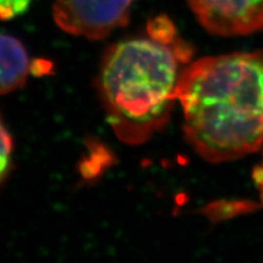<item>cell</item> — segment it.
I'll return each instance as SVG.
<instances>
[{
	"instance_id": "obj_2",
	"label": "cell",
	"mask_w": 263,
	"mask_h": 263,
	"mask_svg": "<svg viewBox=\"0 0 263 263\" xmlns=\"http://www.w3.org/2000/svg\"><path fill=\"white\" fill-rule=\"evenodd\" d=\"M192 49L180 39L121 42L105 53L98 88L115 135L128 145H142L169 122L177 100L180 66Z\"/></svg>"
},
{
	"instance_id": "obj_8",
	"label": "cell",
	"mask_w": 263,
	"mask_h": 263,
	"mask_svg": "<svg viewBox=\"0 0 263 263\" xmlns=\"http://www.w3.org/2000/svg\"><path fill=\"white\" fill-rule=\"evenodd\" d=\"M30 3L31 0H0V19L9 20L22 14Z\"/></svg>"
},
{
	"instance_id": "obj_4",
	"label": "cell",
	"mask_w": 263,
	"mask_h": 263,
	"mask_svg": "<svg viewBox=\"0 0 263 263\" xmlns=\"http://www.w3.org/2000/svg\"><path fill=\"white\" fill-rule=\"evenodd\" d=\"M196 19L213 34L248 35L263 30V0H187Z\"/></svg>"
},
{
	"instance_id": "obj_6",
	"label": "cell",
	"mask_w": 263,
	"mask_h": 263,
	"mask_svg": "<svg viewBox=\"0 0 263 263\" xmlns=\"http://www.w3.org/2000/svg\"><path fill=\"white\" fill-rule=\"evenodd\" d=\"M12 139L0 120V187L9 177L12 168Z\"/></svg>"
},
{
	"instance_id": "obj_9",
	"label": "cell",
	"mask_w": 263,
	"mask_h": 263,
	"mask_svg": "<svg viewBox=\"0 0 263 263\" xmlns=\"http://www.w3.org/2000/svg\"><path fill=\"white\" fill-rule=\"evenodd\" d=\"M253 180L260 194V199L263 204V158L262 161L253 170Z\"/></svg>"
},
{
	"instance_id": "obj_3",
	"label": "cell",
	"mask_w": 263,
	"mask_h": 263,
	"mask_svg": "<svg viewBox=\"0 0 263 263\" xmlns=\"http://www.w3.org/2000/svg\"><path fill=\"white\" fill-rule=\"evenodd\" d=\"M134 0H54L57 26L72 35L100 40L125 26Z\"/></svg>"
},
{
	"instance_id": "obj_7",
	"label": "cell",
	"mask_w": 263,
	"mask_h": 263,
	"mask_svg": "<svg viewBox=\"0 0 263 263\" xmlns=\"http://www.w3.org/2000/svg\"><path fill=\"white\" fill-rule=\"evenodd\" d=\"M148 32L152 39L160 41V42L170 43L179 39L176 34V29L168 18L159 16L149 22Z\"/></svg>"
},
{
	"instance_id": "obj_1",
	"label": "cell",
	"mask_w": 263,
	"mask_h": 263,
	"mask_svg": "<svg viewBox=\"0 0 263 263\" xmlns=\"http://www.w3.org/2000/svg\"><path fill=\"white\" fill-rule=\"evenodd\" d=\"M177 100L187 143L213 163L263 146V51L204 57L181 72Z\"/></svg>"
},
{
	"instance_id": "obj_5",
	"label": "cell",
	"mask_w": 263,
	"mask_h": 263,
	"mask_svg": "<svg viewBox=\"0 0 263 263\" xmlns=\"http://www.w3.org/2000/svg\"><path fill=\"white\" fill-rule=\"evenodd\" d=\"M30 69L28 53L20 41L0 34V95L21 88Z\"/></svg>"
}]
</instances>
